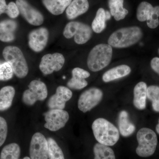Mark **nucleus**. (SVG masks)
I'll list each match as a JSON object with an SVG mask.
<instances>
[{
    "label": "nucleus",
    "mask_w": 159,
    "mask_h": 159,
    "mask_svg": "<svg viewBox=\"0 0 159 159\" xmlns=\"http://www.w3.org/2000/svg\"><path fill=\"white\" fill-rule=\"evenodd\" d=\"M49 36V31L47 28L41 27L32 30L28 36L29 47L34 52H41L47 46Z\"/></svg>",
    "instance_id": "nucleus-14"
},
{
    "label": "nucleus",
    "mask_w": 159,
    "mask_h": 159,
    "mask_svg": "<svg viewBox=\"0 0 159 159\" xmlns=\"http://www.w3.org/2000/svg\"><path fill=\"white\" fill-rule=\"evenodd\" d=\"M152 107L154 111L159 112V97L152 101Z\"/></svg>",
    "instance_id": "nucleus-37"
},
{
    "label": "nucleus",
    "mask_w": 159,
    "mask_h": 159,
    "mask_svg": "<svg viewBox=\"0 0 159 159\" xmlns=\"http://www.w3.org/2000/svg\"><path fill=\"white\" fill-rule=\"evenodd\" d=\"M103 93L100 89L92 88L80 95L78 101V107L84 113L91 111L102 100Z\"/></svg>",
    "instance_id": "nucleus-9"
},
{
    "label": "nucleus",
    "mask_w": 159,
    "mask_h": 159,
    "mask_svg": "<svg viewBox=\"0 0 159 159\" xmlns=\"http://www.w3.org/2000/svg\"><path fill=\"white\" fill-rule=\"evenodd\" d=\"M107 20L105 10L103 8H99L92 22V29L93 31L97 33H101L106 27Z\"/></svg>",
    "instance_id": "nucleus-24"
},
{
    "label": "nucleus",
    "mask_w": 159,
    "mask_h": 159,
    "mask_svg": "<svg viewBox=\"0 0 159 159\" xmlns=\"http://www.w3.org/2000/svg\"><path fill=\"white\" fill-rule=\"evenodd\" d=\"M106 14L107 19L109 20L111 18V14L110 12L108 11H106Z\"/></svg>",
    "instance_id": "nucleus-38"
},
{
    "label": "nucleus",
    "mask_w": 159,
    "mask_h": 159,
    "mask_svg": "<svg viewBox=\"0 0 159 159\" xmlns=\"http://www.w3.org/2000/svg\"><path fill=\"white\" fill-rule=\"evenodd\" d=\"M147 97L152 102L159 97V87L151 85L147 88Z\"/></svg>",
    "instance_id": "nucleus-32"
},
{
    "label": "nucleus",
    "mask_w": 159,
    "mask_h": 159,
    "mask_svg": "<svg viewBox=\"0 0 159 159\" xmlns=\"http://www.w3.org/2000/svg\"><path fill=\"white\" fill-rule=\"evenodd\" d=\"M16 3L20 14L29 24L36 26L42 25L44 20L43 16L39 10L32 7L27 0H16Z\"/></svg>",
    "instance_id": "nucleus-11"
},
{
    "label": "nucleus",
    "mask_w": 159,
    "mask_h": 159,
    "mask_svg": "<svg viewBox=\"0 0 159 159\" xmlns=\"http://www.w3.org/2000/svg\"><path fill=\"white\" fill-rule=\"evenodd\" d=\"M43 4L50 12L54 15H59L70 4L72 0H42Z\"/></svg>",
    "instance_id": "nucleus-19"
},
{
    "label": "nucleus",
    "mask_w": 159,
    "mask_h": 159,
    "mask_svg": "<svg viewBox=\"0 0 159 159\" xmlns=\"http://www.w3.org/2000/svg\"><path fill=\"white\" fill-rule=\"evenodd\" d=\"M72 74V76H77L84 79L90 76V74L89 72L79 67L75 68L73 69Z\"/></svg>",
    "instance_id": "nucleus-33"
},
{
    "label": "nucleus",
    "mask_w": 159,
    "mask_h": 159,
    "mask_svg": "<svg viewBox=\"0 0 159 159\" xmlns=\"http://www.w3.org/2000/svg\"><path fill=\"white\" fill-rule=\"evenodd\" d=\"M156 129L157 133L159 135V119L158 120V123L156 127Z\"/></svg>",
    "instance_id": "nucleus-39"
},
{
    "label": "nucleus",
    "mask_w": 159,
    "mask_h": 159,
    "mask_svg": "<svg viewBox=\"0 0 159 159\" xmlns=\"http://www.w3.org/2000/svg\"><path fill=\"white\" fill-rule=\"evenodd\" d=\"M8 133V125L6 120L0 116V147L6 141Z\"/></svg>",
    "instance_id": "nucleus-30"
},
{
    "label": "nucleus",
    "mask_w": 159,
    "mask_h": 159,
    "mask_svg": "<svg viewBox=\"0 0 159 159\" xmlns=\"http://www.w3.org/2000/svg\"><path fill=\"white\" fill-rule=\"evenodd\" d=\"M147 89V84L143 81L137 84L134 88V105L140 110L145 109L146 107Z\"/></svg>",
    "instance_id": "nucleus-17"
},
{
    "label": "nucleus",
    "mask_w": 159,
    "mask_h": 159,
    "mask_svg": "<svg viewBox=\"0 0 159 159\" xmlns=\"http://www.w3.org/2000/svg\"><path fill=\"white\" fill-rule=\"evenodd\" d=\"M63 34L68 39L74 36V40L76 43L84 44L90 39L93 29L89 25L84 23L71 21L66 25Z\"/></svg>",
    "instance_id": "nucleus-6"
},
{
    "label": "nucleus",
    "mask_w": 159,
    "mask_h": 159,
    "mask_svg": "<svg viewBox=\"0 0 159 159\" xmlns=\"http://www.w3.org/2000/svg\"><path fill=\"white\" fill-rule=\"evenodd\" d=\"M143 36L142 29L137 26L126 27L118 29L109 38L108 43L117 48H126L133 45Z\"/></svg>",
    "instance_id": "nucleus-2"
},
{
    "label": "nucleus",
    "mask_w": 159,
    "mask_h": 159,
    "mask_svg": "<svg viewBox=\"0 0 159 159\" xmlns=\"http://www.w3.org/2000/svg\"><path fill=\"white\" fill-rule=\"evenodd\" d=\"M113 51L112 47L107 44H99L91 50L87 59V65L93 72L101 70L109 64Z\"/></svg>",
    "instance_id": "nucleus-3"
},
{
    "label": "nucleus",
    "mask_w": 159,
    "mask_h": 159,
    "mask_svg": "<svg viewBox=\"0 0 159 159\" xmlns=\"http://www.w3.org/2000/svg\"><path fill=\"white\" fill-rule=\"evenodd\" d=\"M94 159H116L113 150L107 145L97 143L94 146Z\"/></svg>",
    "instance_id": "nucleus-23"
},
{
    "label": "nucleus",
    "mask_w": 159,
    "mask_h": 159,
    "mask_svg": "<svg viewBox=\"0 0 159 159\" xmlns=\"http://www.w3.org/2000/svg\"><path fill=\"white\" fill-rule=\"evenodd\" d=\"M92 129L95 139L100 144L113 146L119 141V130L107 119L101 118L96 119L92 124Z\"/></svg>",
    "instance_id": "nucleus-1"
},
{
    "label": "nucleus",
    "mask_w": 159,
    "mask_h": 159,
    "mask_svg": "<svg viewBox=\"0 0 159 159\" xmlns=\"http://www.w3.org/2000/svg\"><path fill=\"white\" fill-rule=\"evenodd\" d=\"M31 159H48V140L40 133H36L31 139L30 146Z\"/></svg>",
    "instance_id": "nucleus-13"
},
{
    "label": "nucleus",
    "mask_w": 159,
    "mask_h": 159,
    "mask_svg": "<svg viewBox=\"0 0 159 159\" xmlns=\"http://www.w3.org/2000/svg\"><path fill=\"white\" fill-rule=\"evenodd\" d=\"M73 93L66 87L60 86L57 88L56 93L51 96L48 102V106L51 109L63 110L66 102L72 98Z\"/></svg>",
    "instance_id": "nucleus-15"
},
{
    "label": "nucleus",
    "mask_w": 159,
    "mask_h": 159,
    "mask_svg": "<svg viewBox=\"0 0 159 159\" xmlns=\"http://www.w3.org/2000/svg\"><path fill=\"white\" fill-rule=\"evenodd\" d=\"M8 5L6 4V0H0V16L3 13H6Z\"/></svg>",
    "instance_id": "nucleus-36"
},
{
    "label": "nucleus",
    "mask_w": 159,
    "mask_h": 159,
    "mask_svg": "<svg viewBox=\"0 0 159 159\" xmlns=\"http://www.w3.org/2000/svg\"><path fill=\"white\" fill-rule=\"evenodd\" d=\"M22 159H31L30 158V157H24V158Z\"/></svg>",
    "instance_id": "nucleus-40"
},
{
    "label": "nucleus",
    "mask_w": 159,
    "mask_h": 159,
    "mask_svg": "<svg viewBox=\"0 0 159 159\" xmlns=\"http://www.w3.org/2000/svg\"><path fill=\"white\" fill-rule=\"evenodd\" d=\"M15 39L13 32H6L0 34V41L3 42H10Z\"/></svg>",
    "instance_id": "nucleus-34"
},
{
    "label": "nucleus",
    "mask_w": 159,
    "mask_h": 159,
    "mask_svg": "<svg viewBox=\"0 0 159 159\" xmlns=\"http://www.w3.org/2000/svg\"><path fill=\"white\" fill-rule=\"evenodd\" d=\"M29 88L23 95V101L26 105H34L36 101H43L48 97L47 86L42 81L32 80L29 84Z\"/></svg>",
    "instance_id": "nucleus-7"
},
{
    "label": "nucleus",
    "mask_w": 159,
    "mask_h": 159,
    "mask_svg": "<svg viewBox=\"0 0 159 159\" xmlns=\"http://www.w3.org/2000/svg\"><path fill=\"white\" fill-rule=\"evenodd\" d=\"M44 116V127L52 131H56L64 127L70 118L66 111L60 109H51Z\"/></svg>",
    "instance_id": "nucleus-10"
},
{
    "label": "nucleus",
    "mask_w": 159,
    "mask_h": 159,
    "mask_svg": "<svg viewBox=\"0 0 159 159\" xmlns=\"http://www.w3.org/2000/svg\"><path fill=\"white\" fill-rule=\"evenodd\" d=\"M159 6L153 7L150 3L142 2L139 4L137 11V17L141 22L147 21L149 28L154 29L159 25Z\"/></svg>",
    "instance_id": "nucleus-8"
},
{
    "label": "nucleus",
    "mask_w": 159,
    "mask_h": 159,
    "mask_svg": "<svg viewBox=\"0 0 159 159\" xmlns=\"http://www.w3.org/2000/svg\"><path fill=\"white\" fill-rule=\"evenodd\" d=\"M124 0H108L109 8L111 15L117 21L124 19L128 14V11L123 8Z\"/></svg>",
    "instance_id": "nucleus-22"
},
{
    "label": "nucleus",
    "mask_w": 159,
    "mask_h": 159,
    "mask_svg": "<svg viewBox=\"0 0 159 159\" xmlns=\"http://www.w3.org/2000/svg\"><path fill=\"white\" fill-rule=\"evenodd\" d=\"M2 54L16 77L23 78L28 75L29 70L28 64L19 48L16 46H8L3 50Z\"/></svg>",
    "instance_id": "nucleus-4"
},
{
    "label": "nucleus",
    "mask_w": 159,
    "mask_h": 159,
    "mask_svg": "<svg viewBox=\"0 0 159 159\" xmlns=\"http://www.w3.org/2000/svg\"><path fill=\"white\" fill-rule=\"evenodd\" d=\"M118 124L119 132L122 136H129L135 130V126L129 121L126 111H122L119 114Z\"/></svg>",
    "instance_id": "nucleus-20"
},
{
    "label": "nucleus",
    "mask_w": 159,
    "mask_h": 159,
    "mask_svg": "<svg viewBox=\"0 0 159 159\" xmlns=\"http://www.w3.org/2000/svg\"><path fill=\"white\" fill-rule=\"evenodd\" d=\"M65 62V57L61 53L47 54L42 57L39 68L43 74L48 75L61 70Z\"/></svg>",
    "instance_id": "nucleus-12"
},
{
    "label": "nucleus",
    "mask_w": 159,
    "mask_h": 159,
    "mask_svg": "<svg viewBox=\"0 0 159 159\" xmlns=\"http://www.w3.org/2000/svg\"><path fill=\"white\" fill-rule=\"evenodd\" d=\"M13 74L11 66L8 62L0 63V80H9L13 77Z\"/></svg>",
    "instance_id": "nucleus-28"
},
{
    "label": "nucleus",
    "mask_w": 159,
    "mask_h": 159,
    "mask_svg": "<svg viewBox=\"0 0 159 159\" xmlns=\"http://www.w3.org/2000/svg\"><path fill=\"white\" fill-rule=\"evenodd\" d=\"M151 67L156 73L159 75V58L154 57L152 59L150 63Z\"/></svg>",
    "instance_id": "nucleus-35"
},
{
    "label": "nucleus",
    "mask_w": 159,
    "mask_h": 159,
    "mask_svg": "<svg viewBox=\"0 0 159 159\" xmlns=\"http://www.w3.org/2000/svg\"><path fill=\"white\" fill-rule=\"evenodd\" d=\"M89 9L88 0H73L66 9V15L69 20H73L84 14Z\"/></svg>",
    "instance_id": "nucleus-16"
},
{
    "label": "nucleus",
    "mask_w": 159,
    "mask_h": 159,
    "mask_svg": "<svg viewBox=\"0 0 159 159\" xmlns=\"http://www.w3.org/2000/svg\"><path fill=\"white\" fill-rule=\"evenodd\" d=\"M158 53H159V48L158 49Z\"/></svg>",
    "instance_id": "nucleus-41"
},
{
    "label": "nucleus",
    "mask_w": 159,
    "mask_h": 159,
    "mask_svg": "<svg viewBox=\"0 0 159 159\" xmlns=\"http://www.w3.org/2000/svg\"><path fill=\"white\" fill-rule=\"evenodd\" d=\"M88 82L85 79L77 76H72V77L67 83L69 88L75 90H80L86 87Z\"/></svg>",
    "instance_id": "nucleus-27"
},
{
    "label": "nucleus",
    "mask_w": 159,
    "mask_h": 159,
    "mask_svg": "<svg viewBox=\"0 0 159 159\" xmlns=\"http://www.w3.org/2000/svg\"><path fill=\"white\" fill-rule=\"evenodd\" d=\"M49 159H65L62 150L56 141L51 138L48 139Z\"/></svg>",
    "instance_id": "nucleus-26"
},
{
    "label": "nucleus",
    "mask_w": 159,
    "mask_h": 159,
    "mask_svg": "<svg viewBox=\"0 0 159 159\" xmlns=\"http://www.w3.org/2000/svg\"><path fill=\"white\" fill-rule=\"evenodd\" d=\"M137 139L139 145L136 150L138 156L147 157L154 153L157 145V138L154 131L148 128H142L138 131Z\"/></svg>",
    "instance_id": "nucleus-5"
},
{
    "label": "nucleus",
    "mask_w": 159,
    "mask_h": 159,
    "mask_svg": "<svg viewBox=\"0 0 159 159\" xmlns=\"http://www.w3.org/2000/svg\"><path fill=\"white\" fill-rule=\"evenodd\" d=\"M131 71L130 68L125 65L117 66L106 72L102 76V79L104 82H110L127 76Z\"/></svg>",
    "instance_id": "nucleus-18"
},
{
    "label": "nucleus",
    "mask_w": 159,
    "mask_h": 159,
    "mask_svg": "<svg viewBox=\"0 0 159 159\" xmlns=\"http://www.w3.org/2000/svg\"><path fill=\"white\" fill-rule=\"evenodd\" d=\"M15 95V90L11 86H6L0 90V111H4L11 106Z\"/></svg>",
    "instance_id": "nucleus-21"
},
{
    "label": "nucleus",
    "mask_w": 159,
    "mask_h": 159,
    "mask_svg": "<svg viewBox=\"0 0 159 159\" xmlns=\"http://www.w3.org/2000/svg\"><path fill=\"white\" fill-rule=\"evenodd\" d=\"M6 14L11 18H16L19 15L20 12L16 3L11 2L8 5Z\"/></svg>",
    "instance_id": "nucleus-31"
},
{
    "label": "nucleus",
    "mask_w": 159,
    "mask_h": 159,
    "mask_svg": "<svg viewBox=\"0 0 159 159\" xmlns=\"http://www.w3.org/2000/svg\"><path fill=\"white\" fill-rule=\"evenodd\" d=\"M20 154L19 145L15 143L6 145L1 152L0 159H19Z\"/></svg>",
    "instance_id": "nucleus-25"
},
{
    "label": "nucleus",
    "mask_w": 159,
    "mask_h": 159,
    "mask_svg": "<svg viewBox=\"0 0 159 159\" xmlns=\"http://www.w3.org/2000/svg\"><path fill=\"white\" fill-rule=\"evenodd\" d=\"M17 28L16 22L7 20L0 22V34L6 32H13Z\"/></svg>",
    "instance_id": "nucleus-29"
}]
</instances>
